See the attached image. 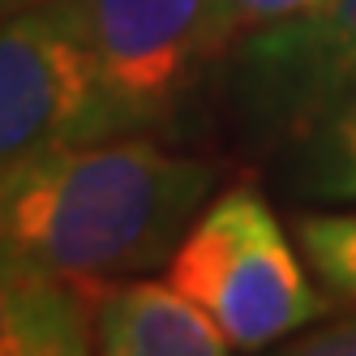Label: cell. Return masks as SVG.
<instances>
[{"label": "cell", "mask_w": 356, "mask_h": 356, "mask_svg": "<svg viewBox=\"0 0 356 356\" xmlns=\"http://www.w3.org/2000/svg\"><path fill=\"white\" fill-rule=\"evenodd\" d=\"M309 5H318V0H211V13H215V39L223 47L241 43L245 35L270 26V22H284V17H296L305 13Z\"/></svg>", "instance_id": "10"}, {"label": "cell", "mask_w": 356, "mask_h": 356, "mask_svg": "<svg viewBox=\"0 0 356 356\" xmlns=\"http://www.w3.org/2000/svg\"><path fill=\"white\" fill-rule=\"evenodd\" d=\"M95 356H232L223 330L168 279H120L95 296Z\"/></svg>", "instance_id": "6"}, {"label": "cell", "mask_w": 356, "mask_h": 356, "mask_svg": "<svg viewBox=\"0 0 356 356\" xmlns=\"http://www.w3.org/2000/svg\"><path fill=\"white\" fill-rule=\"evenodd\" d=\"M90 65L65 0L0 22V185L43 150L99 142Z\"/></svg>", "instance_id": "5"}, {"label": "cell", "mask_w": 356, "mask_h": 356, "mask_svg": "<svg viewBox=\"0 0 356 356\" xmlns=\"http://www.w3.org/2000/svg\"><path fill=\"white\" fill-rule=\"evenodd\" d=\"M219 73L232 134L275 185L356 197V0H318L245 35Z\"/></svg>", "instance_id": "2"}, {"label": "cell", "mask_w": 356, "mask_h": 356, "mask_svg": "<svg viewBox=\"0 0 356 356\" xmlns=\"http://www.w3.org/2000/svg\"><path fill=\"white\" fill-rule=\"evenodd\" d=\"M300 258L262 189L232 185L202 207L172 249L168 284L185 292L236 352H262L330 314V296L309 284Z\"/></svg>", "instance_id": "3"}, {"label": "cell", "mask_w": 356, "mask_h": 356, "mask_svg": "<svg viewBox=\"0 0 356 356\" xmlns=\"http://www.w3.org/2000/svg\"><path fill=\"white\" fill-rule=\"evenodd\" d=\"M266 356H356V309L326 322H309L296 335L279 339Z\"/></svg>", "instance_id": "11"}, {"label": "cell", "mask_w": 356, "mask_h": 356, "mask_svg": "<svg viewBox=\"0 0 356 356\" xmlns=\"http://www.w3.org/2000/svg\"><path fill=\"white\" fill-rule=\"evenodd\" d=\"M47 279L0 249V356H26Z\"/></svg>", "instance_id": "9"}, {"label": "cell", "mask_w": 356, "mask_h": 356, "mask_svg": "<svg viewBox=\"0 0 356 356\" xmlns=\"http://www.w3.org/2000/svg\"><path fill=\"white\" fill-rule=\"evenodd\" d=\"M31 5H39V0H0V22H9L17 13H26Z\"/></svg>", "instance_id": "12"}, {"label": "cell", "mask_w": 356, "mask_h": 356, "mask_svg": "<svg viewBox=\"0 0 356 356\" xmlns=\"http://www.w3.org/2000/svg\"><path fill=\"white\" fill-rule=\"evenodd\" d=\"M95 296L86 288L47 279L39 322L26 356H95Z\"/></svg>", "instance_id": "8"}, {"label": "cell", "mask_w": 356, "mask_h": 356, "mask_svg": "<svg viewBox=\"0 0 356 356\" xmlns=\"http://www.w3.org/2000/svg\"><path fill=\"white\" fill-rule=\"evenodd\" d=\"M223 176L150 134L69 142L0 185V249L43 279L104 288L172 258Z\"/></svg>", "instance_id": "1"}, {"label": "cell", "mask_w": 356, "mask_h": 356, "mask_svg": "<svg viewBox=\"0 0 356 356\" xmlns=\"http://www.w3.org/2000/svg\"><path fill=\"white\" fill-rule=\"evenodd\" d=\"M90 65L104 138L172 134L223 65L211 0H65Z\"/></svg>", "instance_id": "4"}, {"label": "cell", "mask_w": 356, "mask_h": 356, "mask_svg": "<svg viewBox=\"0 0 356 356\" xmlns=\"http://www.w3.org/2000/svg\"><path fill=\"white\" fill-rule=\"evenodd\" d=\"M296 249L335 300L356 305V211L296 215Z\"/></svg>", "instance_id": "7"}]
</instances>
